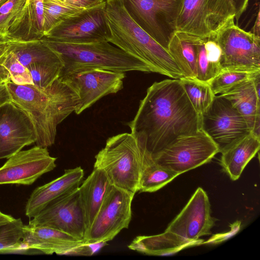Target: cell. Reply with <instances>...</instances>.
<instances>
[{"instance_id": "obj_36", "label": "cell", "mask_w": 260, "mask_h": 260, "mask_svg": "<svg viewBox=\"0 0 260 260\" xmlns=\"http://www.w3.org/2000/svg\"><path fill=\"white\" fill-rule=\"evenodd\" d=\"M107 242H84L67 253L66 255L90 256L107 245Z\"/></svg>"}, {"instance_id": "obj_7", "label": "cell", "mask_w": 260, "mask_h": 260, "mask_svg": "<svg viewBox=\"0 0 260 260\" xmlns=\"http://www.w3.org/2000/svg\"><path fill=\"white\" fill-rule=\"evenodd\" d=\"M219 150L202 129L179 136L151 156L159 165L179 175L209 162Z\"/></svg>"}, {"instance_id": "obj_38", "label": "cell", "mask_w": 260, "mask_h": 260, "mask_svg": "<svg viewBox=\"0 0 260 260\" xmlns=\"http://www.w3.org/2000/svg\"><path fill=\"white\" fill-rule=\"evenodd\" d=\"M8 42L0 45V83L10 82L9 72L3 64L8 51Z\"/></svg>"}, {"instance_id": "obj_42", "label": "cell", "mask_w": 260, "mask_h": 260, "mask_svg": "<svg viewBox=\"0 0 260 260\" xmlns=\"http://www.w3.org/2000/svg\"><path fill=\"white\" fill-rule=\"evenodd\" d=\"M10 41H11V39L7 35L0 32V45L3 43H7Z\"/></svg>"}, {"instance_id": "obj_3", "label": "cell", "mask_w": 260, "mask_h": 260, "mask_svg": "<svg viewBox=\"0 0 260 260\" xmlns=\"http://www.w3.org/2000/svg\"><path fill=\"white\" fill-rule=\"evenodd\" d=\"M105 13L111 33L109 43L142 62L150 73L172 79L184 77L168 50L133 21L121 0H107Z\"/></svg>"}, {"instance_id": "obj_9", "label": "cell", "mask_w": 260, "mask_h": 260, "mask_svg": "<svg viewBox=\"0 0 260 260\" xmlns=\"http://www.w3.org/2000/svg\"><path fill=\"white\" fill-rule=\"evenodd\" d=\"M106 1L81 10L52 28L42 39L69 44L109 42L111 33L107 19Z\"/></svg>"}, {"instance_id": "obj_10", "label": "cell", "mask_w": 260, "mask_h": 260, "mask_svg": "<svg viewBox=\"0 0 260 260\" xmlns=\"http://www.w3.org/2000/svg\"><path fill=\"white\" fill-rule=\"evenodd\" d=\"M135 194L111 185L90 228L84 242L96 243L112 240L132 219V203Z\"/></svg>"}, {"instance_id": "obj_29", "label": "cell", "mask_w": 260, "mask_h": 260, "mask_svg": "<svg viewBox=\"0 0 260 260\" xmlns=\"http://www.w3.org/2000/svg\"><path fill=\"white\" fill-rule=\"evenodd\" d=\"M249 0H208V26L212 32L231 18L237 20L246 10Z\"/></svg>"}, {"instance_id": "obj_8", "label": "cell", "mask_w": 260, "mask_h": 260, "mask_svg": "<svg viewBox=\"0 0 260 260\" xmlns=\"http://www.w3.org/2000/svg\"><path fill=\"white\" fill-rule=\"evenodd\" d=\"M211 33L221 49L222 69L260 71V37L240 28L234 18Z\"/></svg>"}, {"instance_id": "obj_15", "label": "cell", "mask_w": 260, "mask_h": 260, "mask_svg": "<svg viewBox=\"0 0 260 260\" xmlns=\"http://www.w3.org/2000/svg\"><path fill=\"white\" fill-rule=\"evenodd\" d=\"M56 160L47 147L36 145L21 150L8 158L0 168V185H31L43 174L54 170Z\"/></svg>"}, {"instance_id": "obj_27", "label": "cell", "mask_w": 260, "mask_h": 260, "mask_svg": "<svg viewBox=\"0 0 260 260\" xmlns=\"http://www.w3.org/2000/svg\"><path fill=\"white\" fill-rule=\"evenodd\" d=\"M197 50L196 78L209 83L222 70L221 49L211 32L198 37Z\"/></svg>"}, {"instance_id": "obj_37", "label": "cell", "mask_w": 260, "mask_h": 260, "mask_svg": "<svg viewBox=\"0 0 260 260\" xmlns=\"http://www.w3.org/2000/svg\"><path fill=\"white\" fill-rule=\"evenodd\" d=\"M71 8L83 10L97 6L104 0H55Z\"/></svg>"}, {"instance_id": "obj_35", "label": "cell", "mask_w": 260, "mask_h": 260, "mask_svg": "<svg viewBox=\"0 0 260 260\" xmlns=\"http://www.w3.org/2000/svg\"><path fill=\"white\" fill-rule=\"evenodd\" d=\"M3 64L9 72L11 82L17 85H33L28 69L9 49Z\"/></svg>"}, {"instance_id": "obj_16", "label": "cell", "mask_w": 260, "mask_h": 260, "mask_svg": "<svg viewBox=\"0 0 260 260\" xmlns=\"http://www.w3.org/2000/svg\"><path fill=\"white\" fill-rule=\"evenodd\" d=\"M206 192L198 187L180 212L165 231L191 241H204L200 238L211 234L215 224Z\"/></svg>"}, {"instance_id": "obj_1", "label": "cell", "mask_w": 260, "mask_h": 260, "mask_svg": "<svg viewBox=\"0 0 260 260\" xmlns=\"http://www.w3.org/2000/svg\"><path fill=\"white\" fill-rule=\"evenodd\" d=\"M127 125L152 156L179 136L201 129V117L180 79H166L148 88Z\"/></svg>"}, {"instance_id": "obj_21", "label": "cell", "mask_w": 260, "mask_h": 260, "mask_svg": "<svg viewBox=\"0 0 260 260\" xmlns=\"http://www.w3.org/2000/svg\"><path fill=\"white\" fill-rule=\"evenodd\" d=\"M111 185L103 171L93 168L91 173L79 186V196L85 217L86 232L92 224Z\"/></svg>"}, {"instance_id": "obj_31", "label": "cell", "mask_w": 260, "mask_h": 260, "mask_svg": "<svg viewBox=\"0 0 260 260\" xmlns=\"http://www.w3.org/2000/svg\"><path fill=\"white\" fill-rule=\"evenodd\" d=\"M259 72L222 69L208 83L215 95L222 94L252 79Z\"/></svg>"}, {"instance_id": "obj_23", "label": "cell", "mask_w": 260, "mask_h": 260, "mask_svg": "<svg viewBox=\"0 0 260 260\" xmlns=\"http://www.w3.org/2000/svg\"><path fill=\"white\" fill-rule=\"evenodd\" d=\"M43 0H27L18 20L9 28L7 36L11 40H40L44 36Z\"/></svg>"}, {"instance_id": "obj_41", "label": "cell", "mask_w": 260, "mask_h": 260, "mask_svg": "<svg viewBox=\"0 0 260 260\" xmlns=\"http://www.w3.org/2000/svg\"><path fill=\"white\" fill-rule=\"evenodd\" d=\"M14 218L10 215L6 214L0 211V226L12 220Z\"/></svg>"}, {"instance_id": "obj_4", "label": "cell", "mask_w": 260, "mask_h": 260, "mask_svg": "<svg viewBox=\"0 0 260 260\" xmlns=\"http://www.w3.org/2000/svg\"><path fill=\"white\" fill-rule=\"evenodd\" d=\"M41 40L58 55L62 62L58 78L90 69L150 73L142 62L107 41L75 44Z\"/></svg>"}, {"instance_id": "obj_5", "label": "cell", "mask_w": 260, "mask_h": 260, "mask_svg": "<svg viewBox=\"0 0 260 260\" xmlns=\"http://www.w3.org/2000/svg\"><path fill=\"white\" fill-rule=\"evenodd\" d=\"M144 147L131 133L111 137L95 156L93 168L103 171L112 185L135 194L138 191Z\"/></svg>"}, {"instance_id": "obj_34", "label": "cell", "mask_w": 260, "mask_h": 260, "mask_svg": "<svg viewBox=\"0 0 260 260\" xmlns=\"http://www.w3.org/2000/svg\"><path fill=\"white\" fill-rule=\"evenodd\" d=\"M27 0H8L0 8V32L7 35L11 26L18 20Z\"/></svg>"}, {"instance_id": "obj_33", "label": "cell", "mask_w": 260, "mask_h": 260, "mask_svg": "<svg viewBox=\"0 0 260 260\" xmlns=\"http://www.w3.org/2000/svg\"><path fill=\"white\" fill-rule=\"evenodd\" d=\"M43 2L44 35L63 20L81 11L55 0H43Z\"/></svg>"}, {"instance_id": "obj_6", "label": "cell", "mask_w": 260, "mask_h": 260, "mask_svg": "<svg viewBox=\"0 0 260 260\" xmlns=\"http://www.w3.org/2000/svg\"><path fill=\"white\" fill-rule=\"evenodd\" d=\"M130 17L155 41L168 50L177 31L183 0H121Z\"/></svg>"}, {"instance_id": "obj_20", "label": "cell", "mask_w": 260, "mask_h": 260, "mask_svg": "<svg viewBox=\"0 0 260 260\" xmlns=\"http://www.w3.org/2000/svg\"><path fill=\"white\" fill-rule=\"evenodd\" d=\"M260 72L252 79L220 95L227 99L243 116L251 133L259 137Z\"/></svg>"}, {"instance_id": "obj_32", "label": "cell", "mask_w": 260, "mask_h": 260, "mask_svg": "<svg viewBox=\"0 0 260 260\" xmlns=\"http://www.w3.org/2000/svg\"><path fill=\"white\" fill-rule=\"evenodd\" d=\"M24 224L20 218L0 226V253L16 252L23 249L22 241Z\"/></svg>"}, {"instance_id": "obj_40", "label": "cell", "mask_w": 260, "mask_h": 260, "mask_svg": "<svg viewBox=\"0 0 260 260\" xmlns=\"http://www.w3.org/2000/svg\"><path fill=\"white\" fill-rule=\"evenodd\" d=\"M259 28V11L258 10L256 20L252 28V31L250 32L257 36L260 37Z\"/></svg>"}, {"instance_id": "obj_13", "label": "cell", "mask_w": 260, "mask_h": 260, "mask_svg": "<svg viewBox=\"0 0 260 260\" xmlns=\"http://www.w3.org/2000/svg\"><path fill=\"white\" fill-rule=\"evenodd\" d=\"M78 187L52 201L28 224L54 228L83 240L86 226Z\"/></svg>"}, {"instance_id": "obj_14", "label": "cell", "mask_w": 260, "mask_h": 260, "mask_svg": "<svg viewBox=\"0 0 260 260\" xmlns=\"http://www.w3.org/2000/svg\"><path fill=\"white\" fill-rule=\"evenodd\" d=\"M125 77V72L90 69L58 78L67 83L78 95L79 106L75 112L78 115L103 96L122 89Z\"/></svg>"}, {"instance_id": "obj_24", "label": "cell", "mask_w": 260, "mask_h": 260, "mask_svg": "<svg viewBox=\"0 0 260 260\" xmlns=\"http://www.w3.org/2000/svg\"><path fill=\"white\" fill-rule=\"evenodd\" d=\"M204 241H191L171 232L152 236H139L136 237L128 246L129 249L152 255H166L203 243Z\"/></svg>"}, {"instance_id": "obj_26", "label": "cell", "mask_w": 260, "mask_h": 260, "mask_svg": "<svg viewBox=\"0 0 260 260\" xmlns=\"http://www.w3.org/2000/svg\"><path fill=\"white\" fill-rule=\"evenodd\" d=\"M198 37L177 31L168 45V51L181 69L184 77H197Z\"/></svg>"}, {"instance_id": "obj_18", "label": "cell", "mask_w": 260, "mask_h": 260, "mask_svg": "<svg viewBox=\"0 0 260 260\" xmlns=\"http://www.w3.org/2000/svg\"><path fill=\"white\" fill-rule=\"evenodd\" d=\"M83 177V170L77 167L65 170L60 177L36 188L26 203L25 215L34 217L52 201L78 188Z\"/></svg>"}, {"instance_id": "obj_17", "label": "cell", "mask_w": 260, "mask_h": 260, "mask_svg": "<svg viewBox=\"0 0 260 260\" xmlns=\"http://www.w3.org/2000/svg\"><path fill=\"white\" fill-rule=\"evenodd\" d=\"M36 133L28 115L10 102L0 107V159L35 143Z\"/></svg>"}, {"instance_id": "obj_25", "label": "cell", "mask_w": 260, "mask_h": 260, "mask_svg": "<svg viewBox=\"0 0 260 260\" xmlns=\"http://www.w3.org/2000/svg\"><path fill=\"white\" fill-rule=\"evenodd\" d=\"M208 0H183L177 21V31L198 37L209 36Z\"/></svg>"}, {"instance_id": "obj_2", "label": "cell", "mask_w": 260, "mask_h": 260, "mask_svg": "<svg viewBox=\"0 0 260 260\" xmlns=\"http://www.w3.org/2000/svg\"><path fill=\"white\" fill-rule=\"evenodd\" d=\"M12 102L29 117L35 128V144L42 147L55 142L58 125L79 106L77 93L59 78L44 88L7 83Z\"/></svg>"}, {"instance_id": "obj_19", "label": "cell", "mask_w": 260, "mask_h": 260, "mask_svg": "<svg viewBox=\"0 0 260 260\" xmlns=\"http://www.w3.org/2000/svg\"><path fill=\"white\" fill-rule=\"evenodd\" d=\"M84 242L60 230L43 226L24 225L23 248L46 254L66 255Z\"/></svg>"}, {"instance_id": "obj_28", "label": "cell", "mask_w": 260, "mask_h": 260, "mask_svg": "<svg viewBox=\"0 0 260 260\" xmlns=\"http://www.w3.org/2000/svg\"><path fill=\"white\" fill-rule=\"evenodd\" d=\"M179 174L155 162L144 147L139 182L140 192H155Z\"/></svg>"}, {"instance_id": "obj_39", "label": "cell", "mask_w": 260, "mask_h": 260, "mask_svg": "<svg viewBox=\"0 0 260 260\" xmlns=\"http://www.w3.org/2000/svg\"><path fill=\"white\" fill-rule=\"evenodd\" d=\"M11 101V98L7 84L0 83V107Z\"/></svg>"}, {"instance_id": "obj_12", "label": "cell", "mask_w": 260, "mask_h": 260, "mask_svg": "<svg viewBox=\"0 0 260 260\" xmlns=\"http://www.w3.org/2000/svg\"><path fill=\"white\" fill-rule=\"evenodd\" d=\"M9 50L28 70L33 85L44 88L58 78L62 62L58 55L41 40H11Z\"/></svg>"}, {"instance_id": "obj_43", "label": "cell", "mask_w": 260, "mask_h": 260, "mask_svg": "<svg viewBox=\"0 0 260 260\" xmlns=\"http://www.w3.org/2000/svg\"><path fill=\"white\" fill-rule=\"evenodd\" d=\"M8 0H0V8L1 7L5 4Z\"/></svg>"}, {"instance_id": "obj_11", "label": "cell", "mask_w": 260, "mask_h": 260, "mask_svg": "<svg viewBox=\"0 0 260 260\" xmlns=\"http://www.w3.org/2000/svg\"><path fill=\"white\" fill-rule=\"evenodd\" d=\"M201 117V129L217 145L219 152L251 133L243 116L220 95H215Z\"/></svg>"}, {"instance_id": "obj_22", "label": "cell", "mask_w": 260, "mask_h": 260, "mask_svg": "<svg viewBox=\"0 0 260 260\" xmlns=\"http://www.w3.org/2000/svg\"><path fill=\"white\" fill-rule=\"evenodd\" d=\"M259 147L260 138L251 133L220 152V164L232 180L239 179L246 166L258 151Z\"/></svg>"}, {"instance_id": "obj_30", "label": "cell", "mask_w": 260, "mask_h": 260, "mask_svg": "<svg viewBox=\"0 0 260 260\" xmlns=\"http://www.w3.org/2000/svg\"><path fill=\"white\" fill-rule=\"evenodd\" d=\"M180 80L193 108L201 115L209 107L215 95L209 83L196 78L183 77Z\"/></svg>"}]
</instances>
